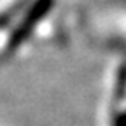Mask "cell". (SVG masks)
Listing matches in <instances>:
<instances>
[{
  "label": "cell",
  "mask_w": 126,
  "mask_h": 126,
  "mask_svg": "<svg viewBox=\"0 0 126 126\" xmlns=\"http://www.w3.org/2000/svg\"><path fill=\"white\" fill-rule=\"evenodd\" d=\"M51 7H53V0H35V2L32 4L30 11L26 12L25 19L19 23L18 28L14 30V33H12L11 40H9V47H18V46L32 33L33 26L51 11Z\"/></svg>",
  "instance_id": "cell-1"
},
{
  "label": "cell",
  "mask_w": 126,
  "mask_h": 126,
  "mask_svg": "<svg viewBox=\"0 0 126 126\" xmlns=\"http://www.w3.org/2000/svg\"><path fill=\"white\" fill-rule=\"evenodd\" d=\"M126 96V67H121L116 79V100H123Z\"/></svg>",
  "instance_id": "cell-2"
},
{
  "label": "cell",
  "mask_w": 126,
  "mask_h": 126,
  "mask_svg": "<svg viewBox=\"0 0 126 126\" xmlns=\"http://www.w3.org/2000/svg\"><path fill=\"white\" fill-rule=\"evenodd\" d=\"M114 126H126V112L116 117V123H114Z\"/></svg>",
  "instance_id": "cell-3"
}]
</instances>
